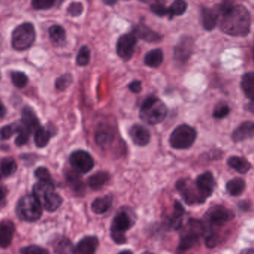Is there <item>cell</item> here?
Masks as SVG:
<instances>
[{
  "label": "cell",
  "mask_w": 254,
  "mask_h": 254,
  "mask_svg": "<svg viewBox=\"0 0 254 254\" xmlns=\"http://www.w3.org/2000/svg\"><path fill=\"white\" fill-rule=\"evenodd\" d=\"M216 13L220 17V28L224 33L234 37H245L249 34L251 15L244 5L223 2Z\"/></svg>",
  "instance_id": "cell-1"
},
{
  "label": "cell",
  "mask_w": 254,
  "mask_h": 254,
  "mask_svg": "<svg viewBox=\"0 0 254 254\" xmlns=\"http://www.w3.org/2000/svg\"><path fill=\"white\" fill-rule=\"evenodd\" d=\"M167 113L166 105L159 98L150 96L141 105L139 116L141 120L146 124L155 125L163 122Z\"/></svg>",
  "instance_id": "cell-2"
},
{
  "label": "cell",
  "mask_w": 254,
  "mask_h": 254,
  "mask_svg": "<svg viewBox=\"0 0 254 254\" xmlns=\"http://www.w3.org/2000/svg\"><path fill=\"white\" fill-rule=\"evenodd\" d=\"M33 195L40 203L42 208L49 212H55L61 207L63 198L55 192L52 181H39L33 187Z\"/></svg>",
  "instance_id": "cell-3"
},
{
  "label": "cell",
  "mask_w": 254,
  "mask_h": 254,
  "mask_svg": "<svg viewBox=\"0 0 254 254\" xmlns=\"http://www.w3.org/2000/svg\"><path fill=\"white\" fill-rule=\"evenodd\" d=\"M204 233L205 226L201 221L194 218L190 219L181 235L178 252L182 254L195 247Z\"/></svg>",
  "instance_id": "cell-4"
},
{
  "label": "cell",
  "mask_w": 254,
  "mask_h": 254,
  "mask_svg": "<svg viewBox=\"0 0 254 254\" xmlns=\"http://www.w3.org/2000/svg\"><path fill=\"white\" fill-rule=\"evenodd\" d=\"M36 40V32L32 23H22L11 34V46L17 51L30 49Z\"/></svg>",
  "instance_id": "cell-5"
},
{
  "label": "cell",
  "mask_w": 254,
  "mask_h": 254,
  "mask_svg": "<svg viewBox=\"0 0 254 254\" xmlns=\"http://www.w3.org/2000/svg\"><path fill=\"white\" fill-rule=\"evenodd\" d=\"M16 212L20 219L34 222L42 216V207L34 195H26L17 203Z\"/></svg>",
  "instance_id": "cell-6"
},
{
  "label": "cell",
  "mask_w": 254,
  "mask_h": 254,
  "mask_svg": "<svg viewBox=\"0 0 254 254\" xmlns=\"http://www.w3.org/2000/svg\"><path fill=\"white\" fill-rule=\"evenodd\" d=\"M197 132L188 125H180L173 130L169 136V145L175 149L190 148L196 140Z\"/></svg>",
  "instance_id": "cell-7"
},
{
  "label": "cell",
  "mask_w": 254,
  "mask_h": 254,
  "mask_svg": "<svg viewBox=\"0 0 254 254\" xmlns=\"http://www.w3.org/2000/svg\"><path fill=\"white\" fill-rule=\"evenodd\" d=\"M132 225V221L126 212L118 213L114 218L110 227L111 237L115 243L124 244L127 241L126 232Z\"/></svg>",
  "instance_id": "cell-8"
},
{
  "label": "cell",
  "mask_w": 254,
  "mask_h": 254,
  "mask_svg": "<svg viewBox=\"0 0 254 254\" xmlns=\"http://www.w3.org/2000/svg\"><path fill=\"white\" fill-rule=\"evenodd\" d=\"M70 165L79 174L88 173L94 167V159L91 154L83 150H77L69 156Z\"/></svg>",
  "instance_id": "cell-9"
},
{
  "label": "cell",
  "mask_w": 254,
  "mask_h": 254,
  "mask_svg": "<svg viewBox=\"0 0 254 254\" xmlns=\"http://www.w3.org/2000/svg\"><path fill=\"white\" fill-rule=\"evenodd\" d=\"M234 217L233 212L223 206H214L206 213V220L210 228L221 227Z\"/></svg>",
  "instance_id": "cell-10"
},
{
  "label": "cell",
  "mask_w": 254,
  "mask_h": 254,
  "mask_svg": "<svg viewBox=\"0 0 254 254\" xmlns=\"http://www.w3.org/2000/svg\"><path fill=\"white\" fill-rule=\"evenodd\" d=\"M138 38L133 33L121 35L117 42L116 52L119 58L129 61L133 55Z\"/></svg>",
  "instance_id": "cell-11"
},
{
  "label": "cell",
  "mask_w": 254,
  "mask_h": 254,
  "mask_svg": "<svg viewBox=\"0 0 254 254\" xmlns=\"http://www.w3.org/2000/svg\"><path fill=\"white\" fill-rule=\"evenodd\" d=\"M216 182L211 172H206L200 175L195 181V186L199 194L201 202L204 203L214 192Z\"/></svg>",
  "instance_id": "cell-12"
},
{
  "label": "cell",
  "mask_w": 254,
  "mask_h": 254,
  "mask_svg": "<svg viewBox=\"0 0 254 254\" xmlns=\"http://www.w3.org/2000/svg\"><path fill=\"white\" fill-rule=\"evenodd\" d=\"M176 189L180 192L185 202L189 205L202 204L195 184L193 186L187 180H179L176 183Z\"/></svg>",
  "instance_id": "cell-13"
},
{
  "label": "cell",
  "mask_w": 254,
  "mask_h": 254,
  "mask_svg": "<svg viewBox=\"0 0 254 254\" xmlns=\"http://www.w3.org/2000/svg\"><path fill=\"white\" fill-rule=\"evenodd\" d=\"M129 135L134 144L138 146H146L151 140V135L149 130L143 125L138 124L131 127Z\"/></svg>",
  "instance_id": "cell-14"
},
{
  "label": "cell",
  "mask_w": 254,
  "mask_h": 254,
  "mask_svg": "<svg viewBox=\"0 0 254 254\" xmlns=\"http://www.w3.org/2000/svg\"><path fill=\"white\" fill-rule=\"evenodd\" d=\"M15 226L9 220L0 221V248H8L14 238Z\"/></svg>",
  "instance_id": "cell-15"
},
{
  "label": "cell",
  "mask_w": 254,
  "mask_h": 254,
  "mask_svg": "<svg viewBox=\"0 0 254 254\" xmlns=\"http://www.w3.org/2000/svg\"><path fill=\"white\" fill-rule=\"evenodd\" d=\"M98 239L96 236H89L82 239L74 248L75 254H95L98 247Z\"/></svg>",
  "instance_id": "cell-16"
},
{
  "label": "cell",
  "mask_w": 254,
  "mask_h": 254,
  "mask_svg": "<svg viewBox=\"0 0 254 254\" xmlns=\"http://www.w3.org/2000/svg\"><path fill=\"white\" fill-rule=\"evenodd\" d=\"M21 124L31 132H35L41 125L36 113L30 107H25L22 110Z\"/></svg>",
  "instance_id": "cell-17"
},
{
  "label": "cell",
  "mask_w": 254,
  "mask_h": 254,
  "mask_svg": "<svg viewBox=\"0 0 254 254\" xmlns=\"http://www.w3.org/2000/svg\"><path fill=\"white\" fill-rule=\"evenodd\" d=\"M254 137V122H245L241 124L232 134V139L236 143L245 141Z\"/></svg>",
  "instance_id": "cell-18"
},
{
  "label": "cell",
  "mask_w": 254,
  "mask_h": 254,
  "mask_svg": "<svg viewBox=\"0 0 254 254\" xmlns=\"http://www.w3.org/2000/svg\"><path fill=\"white\" fill-rule=\"evenodd\" d=\"M132 33L136 36L137 38L139 37L149 43H156L162 39L161 35L144 25H138L134 27Z\"/></svg>",
  "instance_id": "cell-19"
},
{
  "label": "cell",
  "mask_w": 254,
  "mask_h": 254,
  "mask_svg": "<svg viewBox=\"0 0 254 254\" xmlns=\"http://www.w3.org/2000/svg\"><path fill=\"white\" fill-rule=\"evenodd\" d=\"M192 42L190 39L186 37L182 39L174 49V58L176 61L184 62L190 56L192 53Z\"/></svg>",
  "instance_id": "cell-20"
},
{
  "label": "cell",
  "mask_w": 254,
  "mask_h": 254,
  "mask_svg": "<svg viewBox=\"0 0 254 254\" xmlns=\"http://www.w3.org/2000/svg\"><path fill=\"white\" fill-rule=\"evenodd\" d=\"M185 213V209L179 201H176L174 204V210L173 214L168 218L166 221V226L168 229L177 230L182 224V216Z\"/></svg>",
  "instance_id": "cell-21"
},
{
  "label": "cell",
  "mask_w": 254,
  "mask_h": 254,
  "mask_svg": "<svg viewBox=\"0 0 254 254\" xmlns=\"http://www.w3.org/2000/svg\"><path fill=\"white\" fill-rule=\"evenodd\" d=\"M201 23L207 31H211L216 27L218 21V16L214 10L203 7L201 10Z\"/></svg>",
  "instance_id": "cell-22"
},
{
  "label": "cell",
  "mask_w": 254,
  "mask_h": 254,
  "mask_svg": "<svg viewBox=\"0 0 254 254\" xmlns=\"http://www.w3.org/2000/svg\"><path fill=\"white\" fill-rule=\"evenodd\" d=\"M66 180L70 187L75 193L78 194L79 195L84 193V185L79 173L74 170L67 172Z\"/></svg>",
  "instance_id": "cell-23"
},
{
  "label": "cell",
  "mask_w": 254,
  "mask_h": 254,
  "mask_svg": "<svg viewBox=\"0 0 254 254\" xmlns=\"http://www.w3.org/2000/svg\"><path fill=\"white\" fill-rule=\"evenodd\" d=\"M163 52L160 49H153L146 54L144 56V64L152 68H156L160 67V64L163 63Z\"/></svg>",
  "instance_id": "cell-24"
},
{
  "label": "cell",
  "mask_w": 254,
  "mask_h": 254,
  "mask_svg": "<svg viewBox=\"0 0 254 254\" xmlns=\"http://www.w3.org/2000/svg\"><path fill=\"white\" fill-rule=\"evenodd\" d=\"M112 200L113 198L112 195H109L96 198L92 204V210L96 214H103L110 208Z\"/></svg>",
  "instance_id": "cell-25"
},
{
  "label": "cell",
  "mask_w": 254,
  "mask_h": 254,
  "mask_svg": "<svg viewBox=\"0 0 254 254\" xmlns=\"http://www.w3.org/2000/svg\"><path fill=\"white\" fill-rule=\"evenodd\" d=\"M241 87L248 99H254V73H248L242 76Z\"/></svg>",
  "instance_id": "cell-26"
},
{
  "label": "cell",
  "mask_w": 254,
  "mask_h": 254,
  "mask_svg": "<svg viewBox=\"0 0 254 254\" xmlns=\"http://www.w3.org/2000/svg\"><path fill=\"white\" fill-rule=\"evenodd\" d=\"M52 134L49 130L41 126L34 132V143L38 148H44L49 144Z\"/></svg>",
  "instance_id": "cell-27"
},
{
  "label": "cell",
  "mask_w": 254,
  "mask_h": 254,
  "mask_svg": "<svg viewBox=\"0 0 254 254\" xmlns=\"http://www.w3.org/2000/svg\"><path fill=\"white\" fill-rule=\"evenodd\" d=\"M49 37L55 44L62 45L66 39V32L64 27L59 25H54L49 29Z\"/></svg>",
  "instance_id": "cell-28"
},
{
  "label": "cell",
  "mask_w": 254,
  "mask_h": 254,
  "mask_svg": "<svg viewBox=\"0 0 254 254\" xmlns=\"http://www.w3.org/2000/svg\"><path fill=\"white\" fill-rule=\"evenodd\" d=\"M227 164L232 169H235L241 174H245L251 169V165L248 160L243 157H230L227 160Z\"/></svg>",
  "instance_id": "cell-29"
},
{
  "label": "cell",
  "mask_w": 254,
  "mask_h": 254,
  "mask_svg": "<svg viewBox=\"0 0 254 254\" xmlns=\"http://www.w3.org/2000/svg\"><path fill=\"white\" fill-rule=\"evenodd\" d=\"M109 180V175L106 172H99L90 177L88 184L92 189H97L103 187Z\"/></svg>",
  "instance_id": "cell-30"
},
{
  "label": "cell",
  "mask_w": 254,
  "mask_h": 254,
  "mask_svg": "<svg viewBox=\"0 0 254 254\" xmlns=\"http://www.w3.org/2000/svg\"><path fill=\"white\" fill-rule=\"evenodd\" d=\"M95 140L97 145L101 148H105L113 141V131H110L109 129H106V128H102L96 132Z\"/></svg>",
  "instance_id": "cell-31"
},
{
  "label": "cell",
  "mask_w": 254,
  "mask_h": 254,
  "mask_svg": "<svg viewBox=\"0 0 254 254\" xmlns=\"http://www.w3.org/2000/svg\"><path fill=\"white\" fill-rule=\"evenodd\" d=\"M226 189L229 194L233 196L240 195L245 189V181L242 178H234L227 183Z\"/></svg>",
  "instance_id": "cell-32"
},
{
  "label": "cell",
  "mask_w": 254,
  "mask_h": 254,
  "mask_svg": "<svg viewBox=\"0 0 254 254\" xmlns=\"http://www.w3.org/2000/svg\"><path fill=\"white\" fill-rule=\"evenodd\" d=\"M74 248L69 239L62 238L55 244L54 248L55 254H73Z\"/></svg>",
  "instance_id": "cell-33"
},
{
  "label": "cell",
  "mask_w": 254,
  "mask_h": 254,
  "mask_svg": "<svg viewBox=\"0 0 254 254\" xmlns=\"http://www.w3.org/2000/svg\"><path fill=\"white\" fill-rule=\"evenodd\" d=\"M17 163L11 157L4 158L0 163V172L5 177L11 176L17 172Z\"/></svg>",
  "instance_id": "cell-34"
},
{
  "label": "cell",
  "mask_w": 254,
  "mask_h": 254,
  "mask_svg": "<svg viewBox=\"0 0 254 254\" xmlns=\"http://www.w3.org/2000/svg\"><path fill=\"white\" fill-rule=\"evenodd\" d=\"M16 127V133L17 134V137L15 139V144L17 146H23L29 141V137H30L31 132L28 128L23 126V125H17Z\"/></svg>",
  "instance_id": "cell-35"
},
{
  "label": "cell",
  "mask_w": 254,
  "mask_h": 254,
  "mask_svg": "<svg viewBox=\"0 0 254 254\" xmlns=\"http://www.w3.org/2000/svg\"><path fill=\"white\" fill-rule=\"evenodd\" d=\"M168 8H169V18H173L174 16H181L185 14L188 9V3L185 1L179 0L173 2Z\"/></svg>",
  "instance_id": "cell-36"
},
{
  "label": "cell",
  "mask_w": 254,
  "mask_h": 254,
  "mask_svg": "<svg viewBox=\"0 0 254 254\" xmlns=\"http://www.w3.org/2000/svg\"><path fill=\"white\" fill-rule=\"evenodd\" d=\"M91 59V52H90V48L87 46H83L80 48L77 53V58H76V62L80 67H85L88 65Z\"/></svg>",
  "instance_id": "cell-37"
},
{
  "label": "cell",
  "mask_w": 254,
  "mask_h": 254,
  "mask_svg": "<svg viewBox=\"0 0 254 254\" xmlns=\"http://www.w3.org/2000/svg\"><path fill=\"white\" fill-rule=\"evenodd\" d=\"M11 81L17 88H23L27 85L29 78L27 75L20 71H14L11 74Z\"/></svg>",
  "instance_id": "cell-38"
},
{
  "label": "cell",
  "mask_w": 254,
  "mask_h": 254,
  "mask_svg": "<svg viewBox=\"0 0 254 254\" xmlns=\"http://www.w3.org/2000/svg\"><path fill=\"white\" fill-rule=\"evenodd\" d=\"M73 82L72 75L70 73L61 75L55 81V87L61 91H64L70 87Z\"/></svg>",
  "instance_id": "cell-39"
},
{
  "label": "cell",
  "mask_w": 254,
  "mask_h": 254,
  "mask_svg": "<svg viewBox=\"0 0 254 254\" xmlns=\"http://www.w3.org/2000/svg\"><path fill=\"white\" fill-rule=\"evenodd\" d=\"M55 2L54 0H33L32 5L36 10H47L53 8Z\"/></svg>",
  "instance_id": "cell-40"
},
{
  "label": "cell",
  "mask_w": 254,
  "mask_h": 254,
  "mask_svg": "<svg viewBox=\"0 0 254 254\" xmlns=\"http://www.w3.org/2000/svg\"><path fill=\"white\" fill-rule=\"evenodd\" d=\"M229 113H230L229 107L224 104H220L214 109V112H213V116L216 119H222L227 116Z\"/></svg>",
  "instance_id": "cell-41"
},
{
  "label": "cell",
  "mask_w": 254,
  "mask_h": 254,
  "mask_svg": "<svg viewBox=\"0 0 254 254\" xmlns=\"http://www.w3.org/2000/svg\"><path fill=\"white\" fill-rule=\"evenodd\" d=\"M16 133V127L11 125H5L0 128V141L9 140Z\"/></svg>",
  "instance_id": "cell-42"
},
{
  "label": "cell",
  "mask_w": 254,
  "mask_h": 254,
  "mask_svg": "<svg viewBox=\"0 0 254 254\" xmlns=\"http://www.w3.org/2000/svg\"><path fill=\"white\" fill-rule=\"evenodd\" d=\"M21 254H50L47 250L37 245H29L21 250Z\"/></svg>",
  "instance_id": "cell-43"
},
{
  "label": "cell",
  "mask_w": 254,
  "mask_h": 254,
  "mask_svg": "<svg viewBox=\"0 0 254 254\" xmlns=\"http://www.w3.org/2000/svg\"><path fill=\"white\" fill-rule=\"evenodd\" d=\"M150 10L153 14L159 17H163V16L169 15V8H166L164 5L159 2L150 5Z\"/></svg>",
  "instance_id": "cell-44"
},
{
  "label": "cell",
  "mask_w": 254,
  "mask_h": 254,
  "mask_svg": "<svg viewBox=\"0 0 254 254\" xmlns=\"http://www.w3.org/2000/svg\"><path fill=\"white\" fill-rule=\"evenodd\" d=\"M34 175L39 181H52L49 169L45 167H39L35 170Z\"/></svg>",
  "instance_id": "cell-45"
},
{
  "label": "cell",
  "mask_w": 254,
  "mask_h": 254,
  "mask_svg": "<svg viewBox=\"0 0 254 254\" xmlns=\"http://www.w3.org/2000/svg\"><path fill=\"white\" fill-rule=\"evenodd\" d=\"M219 242V235L210 230L205 236V244L207 248H213L217 246Z\"/></svg>",
  "instance_id": "cell-46"
},
{
  "label": "cell",
  "mask_w": 254,
  "mask_h": 254,
  "mask_svg": "<svg viewBox=\"0 0 254 254\" xmlns=\"http://www.w3.org/2000/svg\"><path fill=\"white\" fill-rule=\"evenodd\" d=\"M67 11L72 17H78V16L81 15L82 13H83V4L81 2H72L68 7Z\"/></svg>",
  "instance_id": "cell-47"
},
{
  "label": "cell",
  "mask_w": 254,
  "mask_h": 254,
  "mask_svg": "<svg viewBox=\"0 0 254 254\" xmlns=\"http://www.w3.org/2000/svg\"><path fill=\"white\" fill-rule=\"evenodd\" d=\"M128 88L129 89L131 92L134 93H138L142 90V84L141 81L135 80V81H132L130 84L128 85Z\"/></svg>",
  "instance_id": "cell-48"
},
{
  "label": "cell",
  "mask_w": 254,
  "mask_h": 254,
  "mask_svg": "<svg viewBox=\"0 0 254 254\" xmlns=\"http://www.w3.org/2000/svg\"><path fill=\"white\" fill-rule=\"evenodd\" d=\"M7 193L8 192H7L6 188L3 187V186H0V203L5 199Z\"/></svg>",
  "instance_id": "cell-49"
},
{
  "label": "cell",
  "mask_w": 254,
  "mask_h": 254,
  "mask_svg": "<svg viewBox=\"0 0 254 254\" xmlns=\"http://www.w3.org/2000/svg\"><path fill=\"white\" fill-rule=\"evenodd\" d=\"M6 108L3 105L1 101H0V118H3L6 115Z\"/></svg>",
  "instance_id": "cell-50"
},
{
  "label": "cell",
  "mask_w": 254,
  "mask_h": 254,
  "mask_svg": "<svg viewBox=\"0 0 254 254\" xmlns=\"http://www.w3.org/2000/svg\"><path fill=\"white\" fill-rule=\"evenodd\" d=\"M247 109L251 113H254V99H251V102L247 105Z\"/></svg>",
  "instance_id": "cell-51"
},
{
  "label": "cell",
  "mask_w": 254,
  "mask_h": 254,
  "mask_svg": "<svg viewBox=\"0 0 254 254\" xmlns=\"http://www.w3.org/2000/svg\"><path fill=\"white\" fill-rule=\"evenodd\" d=\"M241 254H254V249H245L244 251H242L241 252Z\"/></svg>",
  "instance_id": "cell-52"
},
{
  "label": "cell",
  "mask_w": 254,
  "mask_h": 254,
  "mask_svg": "<svg viewBox=\"0 0 254 254\" xmlns=\"http://www.w3.org/2000/svg\"><path fill=\"white\" fill-rule=\"evenodd\" d=\"M118 254H134L131 251H129V250H125V251H121Z\"/></svg>",
  "instance_id": "cell-53"
},
{
  "label": "cell",
  "mask_w": 254,
  "mask_h": 254,
  "mask_svg": "<svg viewBox=\"0 0 254 254\" xmlns=\"http://www.w3.org/2000/svg\"><path fill=\"white\" fill-rule=\"evenodd\" d=\"M105 3L107 4V5H114V4L116 3V2H104Z\"/></svg>",
  "instance_id": "cell-54"
},
{
  "label": "cell",
  "mask_w": 254,
  "mask_h": 254,
  "mask_svg": "<svg viewBox=\"0 0 254 254\" xmlns=\"http://www.w3.org/2000/svg\"><path fill=\"white\" fill-rule=\"evenodd\" d=\"M153 254V253H151V252H148V251H146V252L142 253V254Z\"/></svg>",
  "instance_id": "cell-55"
},
{
  "label": "cell",
  "mask_w": 254,
  "mask_h": 254,
  "mask_svg": "<svg viewBox=\"0 0 254 254\" xmlns=\"http://www.w3.org/2000/svg\"><path fill=\"white\" fill-rule=\"evenodd\" d=\"M1 78H2V75H1V73H0V81H1Z\"/></svg>",
  "instance_id": "cell-56"
},
{
  "label": "cell",
  "mask_w": 254,
  "mask_h": 254,
  "mask_svg": "<svg viewBox=\"0 0 254 254\" xmlns=\"http://www.w3.org/2000/svg\"><path fill=\"white\" fill-rule=\"evenodd\" d=\"M0 179H1V173H0Z\"/></svg>",
  "instance_id": "cell-57"
},
{
  "label": "cell",
  "mask_w": 254,
  "mask_h": 254,
  "mask_svg": "<svg viewBox=\"0 0 254 254\" xmlns=\"http://www.w3.org/2000/svg\"></svg>",
  "instance_id": "cell-58"
}]
</instances>
